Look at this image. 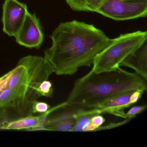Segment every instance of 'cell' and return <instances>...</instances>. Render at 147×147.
I'll return each instance as SVG.
<instances>
[{"label":"cell","mask_w":147,"mask_h":147,"mask_svg":"<svg viewBox=\"0 0 147 147\" xmlns=\"http://www.w3.org/2000/svg\"><path fill=\"white\" fill-rule=\"evenodd\" d=\"M51 47L44 57L57 75H73L80 68L91 67L96 57L113 39L92 24L73 20L61 23L50 36Z\"/></svg>","instance_id":"1"},{"label":"cell","mask_w":147,"mask_h":147,"mask_svg":"<svg viewBox=\"0 0 147 147\" xmlns=\"http://www.w3.org/2000/svg\"><path fill=\"white\" fill-rule=\"evenodd\" d=\"M147 89V80L120 67L99 73L91 70L76 81L65 106L93 108L118 94L138 90L144 92Z\"/></svg>","instance_id":"2"},{"label":"cell","mask_w":147,"mask_h":147,"mask_svg":"<svg viewBox=\"0 0 147 147\" xmlns=\"http://www.w3.org/2000/svg\"><path fill=\"white\" fill-rule=\"evenodd\" d=\"M12 70L7 87L16 95L17 110L22 117L32 115V103L38 98L37 88L55 73L54 69L44 57L29 55L21 58Z\"/></svg>","instance_id":"3"},{"label":"cell","mask_w":147,"mask_h":147,"mask_svg":"<svg viewBox=\"0 0 147 147\" xmlns=\"http://www.w3.org/2000/svg\"><path fill=\"white\" fill-rule=\"evenodd\" d=\"M147 40V31H137L121 34L94 59L92 70L95 73L110 71Z\"/></svg>","instance_id":"4"},{"label":"cell","mask_w":147,"mask_h":147,"mask_svg":"<svg viewBox=\"0 0 147 147\" xmlns=\"http://www.w3.org/2000/svg\"><path fill=\"white\" fill-rule=\"evenodd\" d=\"M96 12L117 21L145 18L147 0H104Z\"/></svg>","instance_id":"5"},{"label":"cell","mask_w":147,"mask_h":147,"mask_svg":"<svg viewBox=\"0 0 147 147\" xmlns=\"http://www.w3.org/2000/svg\"><path fill=\"white\" fill-rule=\"evenodd\" d=\"M28 12L26 4L18 0H5L3 5V30L9 36H15Z\"/></svg>","instance_id":"6"},{"label":"cell","mask_w":147,"mask_h":147,"mask_svg":"<svg viewBox=\"0 0 147 147\" xmlns=\"http://www.w3.org/2000/svg\"><path fill=\"white\" fill-rule=\"evenodd\" d=\"M16 41L21 46L38 49L44 39L39 19L35 14L28 12L19 30L15 36Z\"/></svg>","instance_id":"7"},{"label":"cell","mask_w":147,"mask_h":147,"mask_svg":"<svg viewBox=\"0 0 147 147\" xmlns=\"http://www.w3.org/2000/svg\"><path fill=\"white\" fill-rule=\"evenodd\" d=\"M68 107L63 111L51 115L49 114L43 123L40 130L71 131L76 123L74 115L78 107Z\"/></svg>","instance_id":"8"},{"label":"cell","mask_w":147,"mask_h":147,"mask_svg":"<svg viewBox=\"0 0 147 147\" xmlns=\"http://www.w3.org/2000/svg\"><path fill=\"white\" fill-rule=\"evenodd\" d=\"M133 92H127L116 95L91 109L98 114L110 113L126 119L125 113L123 110L132 105L130 102V98Z\"/></svg>","instance_id":"9"},{"label":"cell","mask_w":147,"mask_h":147,"mask_svg":"<svg viewBox=\"0 0 147 147\" xmlns=\"http://www.w3.org/2000/svg\"><path fill=\"white\" fill-rule=\"evenodd\" d=\"M132 69L147 80V41L127 56L119 64Z\"/></svg>","instance_id":"10"},{"label":"cell","mask_w":147,"mask_h":147,"mask_svg":"<svg viewBox=\"0 0 147 147\" xmlns=\"http://www.w3.org/2000/svg\"><path fill=\"white\" fill-rule=\"evenodd\" d=\"M53 111L54 108H50L47 112L38 116L31 115L19 118L4 125L0 130H40L45 118Z\"/></svg>","instance_id":"11"},{"label":"cell","mask_w":147,"mask_h":147,"mask_svg":"<svg viewBox=\"0 0 147 147\" xmlns=\"http://www.w3.org/2000/svg\"><path fill=\"white\" fill-rule=\"evenodd\" d=\"M0 107L12 109L18 113L17 111L16 95L13 91L7 87L4 88L0 93Z\"/></svg>","instance_id":"12"},{"label":"cell","mask_w":147,"mask_h":147,"mask_svg":"<svg viewBox=\"0 0 147 147\" xmlns=\"http://www.w3.org/2000/svg\"><path fill=\"white\" fill-rule=\"evenodd\" d=\"M20 117H22L14 110L0 107V128L6 123Z\"/></svg>","instance_id":"13"},{"label":"cell","mask_w":147,"mask_h":147,"mask_svg":"<svg viewBox=\"0 0 147 147\" xmlns=\"http://www.w3.org/2000/svg\"><path fill=\"white\" fill-rule=\"evenodd\" d=\"M37 94L38 98L41 96L52 98L53 88L52 83L49 80H45L38 85L36 89Z\"/></svg>","instance_id":"14"},{"label":"cell","mask_w":147,"mask_h":147,"mask_svg":"<svg viewBox=\"0 0 147 147\" xmlns=\"http://www.w3.org/2000/svg\"><path fill=\"white\" fill-rule=\"evenodd\" d=\"M51 107L46 102L34 100L31 104V111L33 113H43L50 109Z\"/></svg>","instance_id":"15"},{"label":"cell","mask_w":147,"mask_h":147,"mask_svg":"<svg viewBox=\"0 0 147 147\" xmlns=\"http://www.w3.org/2000/svg\"><path fill=\"white\" fill-rule=\"evenodd\" d=\"M69 7L76 11H88L86 0H66Z\"/></svg>","instance_id":"16"},{"label":"cell","mask_w":147,"mask_h":147,"mask_svg":"<svg viewBox=\"0 0 147 147\" xmlns=\"http://www.w3.org/2000/svg\"><path fill=\"white\" fill-rule=\"evenodd\" d=\"M147 107V105H138L132 107L129 110L125 113L126 119H131L136 117V115L143 111Z\"/></svg>","instance_id":"17"},{"label":"cell","mask_w":147,"mask_h":147,"mask_svg":"<svg viewBox=\"0 0 147 147\" xmlns=\"http://www.w3.org/2000/svg\"><path fill=\"white\" fill-rule=\"evenodd\" d=\"M104 0H86L88 11L96 12Z\"/></svg>","instance_id":"18"},{"label":"cell","mask_w":147,"mask_h":147,"mask_svg":"<svg viewBox=\"0 0 147 147\" xmlns=\"http://www.w3.org/2000/svg\"><path fill=\"white\" fill-rule=\"evenodd\" d=\"M105 122V119L100 114L94 115V116L92 117L91 120H90V122L95 127H97V130H98V128L101 126V125Z\"/></svg>","instance_id":"19"},{"label":"cell","mask_w":147,"mask_h":147,"mask_svg":"<svg viewBox=\"0 0 147 147\" xmlns=\"http://www.w3.org/2000/svg\"><path fill=\"white\" fill-rule=\"evenodd\" d=\"M12 72V70H11L0 77V93L4 88L7 87V82L10 79Z\"/></svg>","instance_id":"20"}]
</instances>
